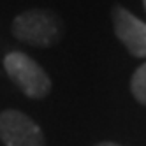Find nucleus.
Masks as SVG:
<instances>
[{
  "label": "nucleus",
  "mask_w": 146,
  "mask_h": 146,
  "mask_svg": "<svg viewBox=\"0 0 146 146\" xmlns=\"http://www.w3.org/2000/svg\"><path fill=\"white\" fill-rule=\"evenodd\" d=\"M13 34L18 40L35 48H49L62 35L60 19L46 9H28L13 21Z\"/></svg>",
  "instance_id": "nucleus-1"
},
{
  "label": "nucleus",
  "mask_w": 146,
  "mask_h": 146,
  "mask_svg": "<svg viewBox=\"0 0 146 146\" xmlns=\"http://www.w3.org/2000/svg\"><path fill=\"white\" fill-rule=\"evenodd\" d=\"M4 69L14 85L30 99H44L51 90V79L34 58L21 51H11L4 58Z\"/></svg>",
  "instance_id": "nucleus-2"
},
{
  "label": "nucleus",
  "mask_w": 146,
  "mask_h": 146,
  "mask_svg": "<svg viewBox=\"0 0 146 146\" xmlns=\"http://www.w3.org/2000/svg\"><path fill=\"white\" fill-rule=\"evenodd\" d=\"M0 141L4 146H44V135L25 113L5 109L0 113Z\"/></svg>",
  "instance_id": "nucleus-3"
},
{
  "label": "nucleus",
  "mask_w": 146,
  "mask_h": 146,
  "mask_svg": "<svg viewBox=\"0 0 146 146\" xmlns=\"http://www.w3.org/2000/svg\"><path fill=\"white\" fill-rule=\"evenodd\" d=\"M113 28L120 42L129 49L132 56H146V23L135 18L129 9L114 5L111 11Z\"/></svg>",
  "instance_id": "nucleus-4"
},
{
  "label": "nucleus",
  "mask_w": 146,
  "mask_h": 146,
  "mask_svg": "<svg viewBox=\"0 0 146 146\" xmlns=\"http://www.w3.org/2000/svg\"><path fill=\"white\" fill-rule=\"evenodd\" d=\"M130 90H132L134 99L141 102L143 106H146V62L141 67H137V70L132 74Z\"/></svg>",
  "instance_id": "nucleus-5"
},
{
  "label": "nucleus",
  "mask_w": 146,
  "mask_h": 146,
  "mask_svg": "<svg viewBox=\"0 0 146 146\" xmlns=\"http://www.w3.org/2000/svg\"><path fill=\"white\" fill-rule=\"evenodd\" d=\"M97 146H120V144H116V143H109V141H104V143H99Z\"/></svg>",
  "instance_id": "nucleus-6"
},
{
  "label": "nucleus",
  "mask_w": 146,
  "mask_h": 146,
  "mask_svg": "<svg viewBox=\"0 0 146 146\" xmlns=\"http://www.w3.org/2000/svg\"><path fill=\"white\" fill-rule=\"evenodd\" d=\"M143 4H144V9H146V0H143Z\"/></svg>",
  "instance_id": "nucleus-7"
}]
</instances>
